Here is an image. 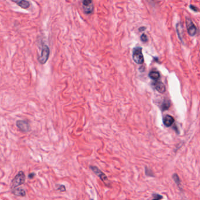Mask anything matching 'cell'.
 Returning <instances> with one entry per match:
<instances>
[{
  "label": "cell",
  "mask_w": 200,
  "mask_h": 200,
  "mask_svg": "<svg viewBox=\"0 0 200 200\" xmlns=\"http://www.w3.org/2000/svg\"><path fill=\"white\" fill-rule=\"evenodd\" d=\"M185 23L188 35L191 36H194L197 33V28L191 19L188 17H187L185 20Z\"/></svg>",
  "instance_id": "obj_6"
},
{
  "label": "cell",
  "mask_w": 200,
  "mask_h": 200,
  "mask_svg": "<svg viewBox=\"0 0 200 200\" xmlns=\"http://www.w3.org/2000/svg\"><path fill=\"white\" fill-rule=\"evenodd\" d=\"M91 200H93V199H91Z\"/></svg>",
  "instance_id": "obj_23"
},
{
  "label": "cell",
  "mask_w": 200,
  "mask_h": 200,
  "mask_svg": "<svg viewBox=\"0 0 200 200\" xmlns=\"http://www.w3.org/2000/svg\"><path fill=\"white\" fill-rule=\"evenodd\" d=\"M57 187V190L61 191V192H65L66 191V188L65 187V185H56Z\"/></svg>",
  "instance_id": "obj_16"
},
{
  "label": "cell",
  "mask_w": 200,
  "mask_h": 200,
  "mask_svg": "<svg viewBox=\"0 0 200 200\" xmlns=\"http://www.w3.org/2000/svg\"><path fill=\"white\" fill-rule=\"evenodd\" d=\"M35 175V174L34 173H31L30 174L28 175V177H29L30 179H33V178L34 177Z\"/></svg>",
  "instance_id": "obj_20"
},
{
  "label": "cell",
  "mask_w": 200,
  "mask_h": 200,
  "mask_svg": "<svg viewBox=\"0 0 200 200\" xmlns=\"http://www.w3.org/2000/svg\"><path fill=\"white\" fill-rule=\"evenodd\" d=\"M26 181V175L22 171H20L16 175L11 182V190L16 189L21 185L24 184Z\"/></svg>",
  "instance_id": "obj_1"
},
{
  "label": "cell",
  "mask_w": 200,
  "mask_h": 200,
  "mask_svg": "<svg viewBox=\"0 0 200 200\" xmlns=\"http://www.w3.org/2000/svg\"><path fill=\"white\" fill-rule=\"evenodd\" d=\"M90 169L92 170L93 172L98 177L100 178V179L102 181L105 183V184L107 186L109 185V180L108 179L106 175L104 173H103L96 166H92V165L90 166Z\"/></svg>",
  "instance_id": "obj_4"
},
{
  "label": "cell",
  "mask_w": 200,
  "mask_h": 200,
  "mask_svg": "<svg viewBox=\"0 0 200 200\" xmlns=\"http://www.w3.org/2000/svg\"><path fill=\"white\" fill-rule=\"evenodd\" d=\"M82 8L86 14H91L94 11V5L92 1L85 0L82 2Z\"/></svg>",
  "instance_id": "obj_7"
},
{
  "label": "cell",
  "mask_w": 200,
  "mask_h": 200,
  "mask_svg": "<svg viewBox=\"0 0 200 200\" xmlns=\"http://www.w3.org/2000/svg\"><path fill=\"white\" fill-rule=\"evenodd\" d=\"M12 1L23 9H28L30 7V5H31V4L29 1H25V0H22V1H14V0Z\"/></svg>",
  "instance_id": "obj_10"
},
{
  "label": "cell",
  "mask_w": 200,
  "mask_h": 200,
  "mask_svg": "<svg viewBox=\"0 0 200 200\" xmlns=\"http://www.w3.org/2000/svg\"><path fill=\"white\" fill-rule=\"evenodd\" d=\"M174 118L169 114L165 116L163 118V123L166 127L171 126V125L174 123Z\"/></svg>",
  "instance_id": "obj_9"
},
{
  "label": "cell",
  "mask_w": 200,
  "mask_h": 200,
  "mask_svg": "<svg viewBox=\"0 0 200 200\" xmlns=\"http://www.w3.org/2000/svg\"><path fill=\"white\" fill-rule=\"evenodd\" d=\"M145 173H146V174L148 175V176L154 177V174H153L152 171L150 170L149 169H148L147 167H146V171H145Z\"/></svg>",
  "instance_id": "obj_17"
},
{
  "label": "cell",
  "mask_w": 200,
  "mask_h": 200,
  "mask_svg": "<svg viewBox=\"0 0 200 200\" xmlns=\"http://www.w3.org/2000/svg\"><path fill=\"white\" fill-rule=\"evenodd\" d=\"M11 193L18 197H25L26 195V192L25 190L22 188H17L11 190Z\"/></svg>",
  "instance_id": "obj_12"
},
{
  "label": "cell",
  "mask_w": 200,
  "mask_h": 200,
  "mask_svg": "<svg viewBox=\"0 0 200 200\" xmlns=\"http://www.w3.org/2000/svg\"><path fill=\"white\" fill-rule=\"evenodd\" d=\"M16 126L21 132L24 133H27L30 132L31 130L30 124L26 120H18L16 123Z\"/></svg>",
  "instance_id": "obj_5"
},
{
  "label": "cell",
  "mask_w": 200,
  "mask_h": 200,
  "mask_svg": "<svg viewBox=\"0 0 200 200\" xmlns=\"http://www.w3.org/2000/svg\"><path fill=\"white\" fill-rule=\"evenodd\" d=\"M140 39H141L142 41H143L144 42H146L148 41V38H147V36L145 34H143L142 35V36L140 37Z\"/></svg>",
  "instance_id": "obj_19"
},
{
  "label": "cell",
  "mask_w": 200,
  "mask_h": 200,
  "mask_svg": "<svg viewBox=\"0 0 200 200\" xmlns=\"http://www.w3.org/2000/svg\"><path fill=\"white\" fill-rule=\"evenodd\" d=\"M173 179L174 181L175 184L177 185L179 187H180V184H181V181H180L179 176L178 175V174H174L173 175Z\"/></svg>",
  "instance_id": "obj_14"
},
{
  "label": "cell",
  "mask_w": 200,
  "mask_h": 200,
  "mask_svg": "<svg viewBox=\"0 0 200 200\" xmlns=\"http://www.w3.org/2000/svg\"><path fill=\"white\" fill-rule=\"evenodd\" d=\"M190 8L193 10L195 11H197V8L196 7H194L193 5H190Z\"/></svg>",
  "instance_id": "obj_21"
},
{
  "label": "cell",
  "mask_w": 200,
  "mask_h": 200,
  "mask_svg": "<svg viewBox=\"0 0 200 200\" xmlns=\"http://www.w3.org/2000/svg\"><path fill=\"white\" fill-rule=\"evenodd\" d=\"M153 198L152 200H160L163 198V197L159 194H153Z\"/></svg>",
  "instance_id": "obj_18"
},
{
  "label": "cell",
  "mask_w": 200,
  "mask_h": 200,
  "mask_svg": "<svg viewBox=\"0 0 200 200\" xmlns=\"http://www.w3.org/2000/svg\"><path fill=\"white\" fill-rule=\"evenodd\" d=\"M133 59L137 64H142L144 62V57L141 47H136L133 52Z\"/></svg>",
  "instance_id": "obj_3"
},
{
  "label": "cell",
  "mask_w": 200,
  "mask_h": 200,
  "mask_svg": "<svg viewBox=\"0 0 200 200\" xmlns=\"http://www.w3.org/2000/svg\"><path fill=\"white\" fill-rule=\"evenodd\" d=\"M171 106V104H170V102L169 100H165V102H163V105H162V110H167L169 109V108Z\"/></svg>",
  "instance_id": "obj_15"
},
{
  "label": "cell",
  "mask_w": 200,
  "mask_h": 200,
  "mask_svg": "<svg viewBox=\"0 0 200 200\" xmlns=\"http://www.w3.org/2000/svg\"></svg>",
  "instance_id": "obj_24"
},
{
  "label": "cell",
  "mask_w": 200,
  "mask_h": 200,
  "mask_svg": "<svg viewBox=\"0 0 200 200\" xmlns=\"http://www.w3.org/2000/svg\"><path fill=\"white\" fill-rule=\"evenodd\" d=\"M50 49L46 44H43L42 48L41 55L38 57V61L41 64H45L49 59Z\"/></svg>",
  "instance_id": "obj_2"
},
{
  "label": "cell",
  "mask_w": 200,
  "mask_h": 200,
  "mask_svg": "<svg viewBox=\"0 0 200 200\" xmlns=\"http://www.w3.org/2000/svg\"><path fill=\"white\" fill-rule=\"evenodd\" d=\"M153 85H154L155 89L157 91V92H159L160 93H164L166 91L165 86L164 85V83L163 82H160V81H156V82L153 83Z\"/></svg>",
  "instance_id": "obj_8"
},
{
  "label": "cell",
  "mask_w": 200,
  "mask_h": 200,
  "mask_svg": "<svg viewBox=\"0 0 200 200\" xmlns=\"http://www.w3.org/2000/svg\"><path fill=\"white\" fill-rule=\"evenodd\" d=\"M149 77H150L151 79L157 81L159 79L160 77V75L159 72L157 71H151L149 73Z\"/></svg>",
  "instance_id": "obj_13"
},
{
  "label": "cell",
  "mask_w": 200,
  "mask_h": 200,
  "mask_svg": "<svg viewBox=\"0 0 200 200\" xmlns=\"http://www.w3.org/2000/svg\"><path fill=\"white\" fill-rule=\"evenodd\" d=\"M176 30H177V32L178 34V36L179 37V39L180 41H181L182 42H183V25L181 23L179 22L176 25Z\"/></svg>",
  "instance_id": "obj_11"
},
{
  "label": "cell",
  "mask_w": 200,
  "mask_h": 200,
  "mask_svg": "<svg viewBox=\"0 0 200 200\" xmlns=\"http://www.w3.org/2000/svg\"><path fill=\"white\" fill-rule=\"evenodd\" d=\"M145 30H146V27H141L139 28V31L141 32V31H144Z\"/></svg>",
  "instance_id": "obj_22"
}]
</instances>
